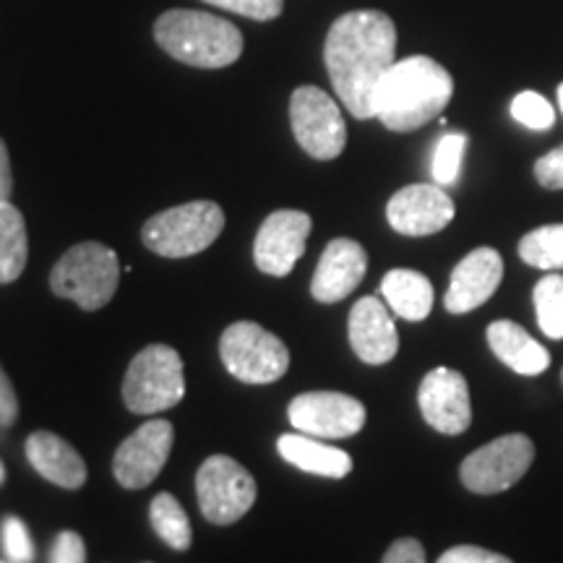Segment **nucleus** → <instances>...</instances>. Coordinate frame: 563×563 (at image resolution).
Masks as SVG:
<instances>
[{"label": "nucleus", "mask_w": 563, "mask_h": 563, "mask_svg": "<svg viewBox=\"0 0 563 563\" xmlns=\"http://www.w3.org/2000/svg\"><path fill=\"white\" fill-rule=\"evenodd\" d=\"M336 97L357 121L376 118V91L397 63V26L384 11H350L332 24L323 45Z\"/></svg>", "instance_id": "obj_1"}, {"label": "nucleus", "mask_w": 563, "mask_h": 563, "mask_svg": "<svg viewBox=\"0 0 563 563\" xmlns=\"http://www.w3.org/2000/svg\"><path fill=\"white\" fill-rule=\"evenodd\" d=\"M452 95V74L428 55H412L394 63L378 84L376 118L389 131H418L446 110Z\"/></svg>", "instance_id": "obj_2"}, {"label": "nucleus", "mask_w": 563, "mask_h": 563, "mask_svg": "<svg viewBox=\"0 0 563 563\" xmlns=\"http://www.w3.org/2000/svg\"><path fill=\"white\" fill-rule=\"evenodd\" d=\"M159 47L194 68H228L243 55V34L235 24L203 11L175 9L154 24Z\"/></svg>", "instance_id": "obj_3"}, {"label": "nucleus", "mask_w": 563, "mask_h": 563, "mask_svg": "<svg viewBox=\"0 0 563 563\" xmlns=\"http://www.w3.org/2000/svg\"><path fill=\"white\" fill-rule=\"evenodd\" d=\"M121 285L118 253L102 243H79L53 266L51 287L58 298L74 300L84 311H100Z\"/></svg>", "instance_id": "obj_4"}, {"label": "nucleus", "mask_w": 563, "mask_h": 563, "mask_svg": "<svg viewBox=\"0 0 563 563\" xmlns=\"http://www.w3.org/2000/svg\"><path fill=\"white\" fill-rule=\"evenodd\" d=\"M224 211L214 201H191L165 209L146 220L141 241L165 258H186L207 251L222 235Z\"/></svg>", "instance_id": "obj_5"}, {"label": "nucleus", "mask_w": 563, "mask_h": 563, "mask_svg": "<svg viewBox=\"0 0 563 563\" xmlns=\"http://www.w3.org/2000/svg\"><path fill=\"white\" fill-rule=\"evenodd\" d=\"M186 397L183 357L167 344H150L133 357L123 382V402L136 415L170 410Z\"/></svg>", "instance_id": "obj_6"}, {"label": "nucleus", "mask_w": 563, "mask_h": 563, "mask_svg": "<svg viewBox=\"0 0 563 563\" xmlns=\"http://www.w3.org/2000/svg\"><path fill=\"white\" fill-rule=\"evenodd\" d=\"M220 355L224 368L243 384H274L290 368L285 342L253 321H238L224 329Z\"/></svg>", "instance_id": "obj_7"}, {"label": "nucleus", "mask_w": 563, "mask_h": 563, "mask_svg": "<svg viewBox=\"0 0 563 563\" xmlns=\"http://www.w3.org/2000/svg\"><path fill=\"white\" fill-rule=\"evenodd\" d=\"M534 462V443L525 433H509L475 449L460 467V481L477 496L509 490Z\"/></svg>", "instance_id": "obj_8"}, {"label": "nucleus", "mask_w": 563, "mask_h": 563, "mask_svg": "<svg viewBox=\"0 0 563 563\" xmlns=\"http://www.w3.org/2000/svg\"><path fill=\"white\" fill-rule=\"evenodd\" d=\"M196 496L211 525H232L243 519L256 501V481L232 456H209L196 475Z\"/></svg>", "instance_id": "obj_9"}, {"label": "nucleus", "mask_w": 563, "mask_h": 563, "mask_svg": "<svg viewBox=\"0 0 563 563\" xmlns=\"http://www.w3.org/2000/svg\"><path fill=\"white\" fill-rule=\"evenodd\" d=\"M290 123L300 150L313 159H336L347 144L342 110L319 87H298L290 97Z\"/></svg>", "instance_id": "obj_10"}, {"label": "nucleus", "mask_w": 563, "mask_h": 563, "mask_svg": "<svg viewBox=\"0 0 563 563\" xmlns=\"http://www.w3.org/2000/svg\"><path fill=\"white\" fill-rule=\"evenodd\" d=\"M287 418L295 431L313 439H350L363 431L365 407L342 391H308L292 399Z\"/></svg>", "instance_id": "obj_11"}, {"label": "nucleus", "mask_w": 563, "mask_h": 563, "mask_svg": "<svg viewBox=\"0 0 563 563\" xmlns=\"http://www.w3.org/2000/svg\"><path fill=\"white\" fill-rule=\"evenodd\" d=\"M175 441L173 422L150 420L139 426L112 456V475L129 490H141L157 481L165 470Z\"/></svg>", "instance_id": "obj_12"}, {"label": "nucleus", "mask_w": 563, "mask_h": 563, "mask_svg": "<svg viewBox=\"0 0 563 563\" xmlns=\"http://www.w3.org/2000/svg\"><path fill=\"white\" fill-rule=\"evenodd\" d=\"M311 217L298 209H279L264 220L253 243L256 266L269 277H287L306 253Z\"/></svg>", "instance_id": "obj_13"}, {"label": "nucleus", "mask_w": 563, "mask_h": 563, "mask_svg": "<svg viewBox=\"0 0 563 563\" xmlns=\"http://www.w3.org/2000/svg\"><path fill=\"white\" fill-rule=\"evenodd\" d=\"M418 405L428 426L443 435H460L473 422L467 378L454 368H433L428 373L420 382Z\"/></svg>", "instance_id": "obj_14"}, {"label": "nucleus", "mask_w": 563, "mask_h": 563, "mask_svg": "<svg viewBox=\"0 0 563 563\" xmlns=\"http://www.w3.org/2000/svg\"><path fill=\"white\" fill-rule=\"evenodd\" d=\"M454 214L456 209L452 196L441 186H428V183L405 186L386 203V220H389L391 230L410 238L435 235L454 220Z\"/></svg>", "instance_id": "obj_15"}, {"label": "nucleus", "mask_w": 563, "mask_h": 563, "mask_svg": "<svg viewBox=\"0 0 563 563\" xmlns=\"http://www.w3.org/2000/svg\"><path fill=\"white\" fill-rule=\"evenodd\" d=\"M504 258L496 249H475L454 266L452 282H449L443 308L449 313L462 316L485 306L493 292L501 287Z\"/></svg>", "instance_id": "obj_16"}, {"label": "nucleus", "mask_w": 563, "mask_h": 563, "mask_svg": "<svg viewBox=\"0 0 563 563\" xmlns=\"http://www.w3.org/2000/svg\"><path fill=\"white\" fill-rule=\"evenodd\" d=\"M365 272H368V253L363 245L350 238H336L321 253L311 295L319 302H340L361 285Z\"/></svg>", "instance_id": "obj_17"}, {"label": "nucleus", "mask_w": 563, "mask_h": 563, "mask_svg": "<svg viewBox=\"0 0 563 563\" xmlns=\"http://www.w3.org/2000/svg\"><path fill=\"white\" fill-rule=\"evenodd\" d=\"M350 344L355 355L368 365L394 361L399 350V334L382 298H361L350 311Z\"/></svg>", "instance_id": "obj_18"}, {"label": "nucleus", "mask_w": 563, "mask_h": 563, "mask_svg": "<svg viewBox=\"0 0 563 563\" xmlns=\"http://www.w3.org/2000/svg\"><path fill=\"white\" fill-rule=\"evenodd\" d=\"M26 460L45 481L66 490H79L87 483V464H84L81 454L55 433H32L26 439Z\"/></svg>", "instance_id": "obj_19"}, {"label": "nucleus", "mask_w": 563, "mask_h": 563, "mask_svg": "<svg viewBox=\"0 0 563 563\" xmlns=\"http://www.w3.org/2000/svg\"><path fill=\"white\" fill-rule=\"evenodd\" d=\"M488 347L493 355L519 376H540L551 365V352L538 340H532L519 323L514 321H493L488 327Z\"/></svg>", "instance_id": "obj_20"}, {"label": "nucleus", "mask_w": 563, "mask_h": 563, "mask_svg": "<svg viewBox=\"0 0 563 563\" xmlns=\"http://www.w3.org/2000/svg\"><path fill=\"white\" fill-rule=\"evenodd\" d=\"M277 452L282 460H287L295 467L308 475L332 477V481H342L352 473V456L342 449L321 443L319 439L306 433H287L277 441Z\"/></svg>", "instance_id": "obj_21"}, {"label": "nucleus", "mask_w": 563, "mask_h": 563, "mask_svg": "<svg viewBox=\"0 0 563 563\" xmlns=\"http://www.w3.org/2000/svg\"><path fill=\"white\" fill-rule=\"evenodd\" d=\"M382 295L399 319L422 321L431 316L433 285L426 274L412 269H391L382 282Z\"/></svg>", "instance_id": "obj_22"}, {"label": "nucleus", "mask_w": 563, "mask_h": 563, "mask_svg": "<svg viewBox=\"0 0 563 563\" xmlns=\"http://www.w3.org/2000/svg\"><path fill=\"white\" fill-rule=\"evenodd\" d=\"M30 258V238L21 211L11 201H0V285L16 282Z\"/></svg>", "instance_id": "obj_23"}, {"label": "nucleus", "mask_w": 563, "mask_h": 563, "mask_svg": "<svg viewBox=\"0 0 563 563\" xmlns=\"http://www.w3.org/2000/svg\"><path fill=\"white\" fill-rule=\"evenodd\" d=\"M150 519L162 543L170 545L173 551H188V548H191V522H188L186 509H183L173 493H159V496L154 498Z\"/></svg>", "instance_id": "obj_24"}, {"label": "nucleus", "mask_w": 563, "mask_h": 563, "mask_svg": "<svg viewBox=\"0 0 563 563\" xmlns=\"http://www.w3.org/2000/svg\"><path fill=\"white\" fill-rule=\"evenodd\" d=\"M519 258L543 272L563 269V224H543L519 241Z\"/></svg>", "instance_id": "obj_25"}, {"label": "nucleus", "mask_w": 563, "mask_h": 563, "mask_svg": "<svg viewBox=\"0 0 563 563\" xmlns=\"http://www.w3.org/2000/svg\"><path fill=\"white\" fill-rule=\"evenodd\" d=\"M534 313L548 340H563V277L548 274L532 290Z\"/></svg>", "instance_id": "obj_26"}, {"label": "nucleus", "mask_w": 563, "mask_h": 563, "mask_svg": "<svg viewBox=\"0 0 563 563\" xmlns=\"http://www.w3.org/2000/svg\"><path fill=\"white\" fill-rule=\"evenodd\" d=\"M464 152H467V136L464 133H446V136L439 139L431 165L435 186H454L460 180Z\"/></svg>", "instance_id": "obj_27"}, {"label": "nucleus", "mask_w": 563, "mask_h": 563, "mask_svg": "<svg viewBox=\"0 0 563 563\" xmlns=\"http://www.w3.org/2000/svg\"><path fill=\"white\" fill-rule=\"evenodd\" d=\"M511 118L530 131H548L555 123V110L538 91H522V95L514 97Z\"/></svg>", "instance_id": "obj_28"}, {"label": "nucleus", "mask_w": 563, "mask_h": 563, "mask_svg": "<svg viewBox=\"0 0 563 563\" xmlns=\"http://www.w3.org/2000/svg\"><path fill=\"white\" fill-rule=\"evenodd\" d=\"M3 548L13 563H30L34 559V543L21 519L9 517L3 522Z\"/></svg>", "instance_id": "obj_29"}, {"label": "nucleus", "mask_w": 563, "mask_h": 563, "mask_svg": "<svg viewBox=\"0 0 563 563\" xmlns=\"http://www.w3.org/2000/svg\"><path fill=\"white\" fill-rule=\"evenodd\" d=\"M207 3L256 21L277 19L282 9H285V0H207Z\"/></svg>", "instance_id": "obj_30"}, {"label": "nucleus", "mask_w": 563, "mask_h": 563, "mask_svg": "<svg viewBox=\"0 0 563 563\" xmlns=\"http://www.w3.org/2000/svg\"><path fill=\"white\" fill-rule=\"evenodd\" d=\"M534 180L548 191H563V144L534 162Z\"/></svg>", "instance_id": "obj_31"}, {"label": "nucleus", "mask_w": 563, "mask_h": 563, "mask_svg": "<svg viewBox=\"0 0 563 563\" xmlns=\"http://www.w3.org/2000/svg\"><path fill=\"white\" fill-rule=\"evenodd\" d=\"M439 563H514V561L481 545H454L441 555Z\"/></svg>", "instance_id": "obj_32"}, {"label": "nucleus", "mask_w": 563, "mask_h": 563, "mask_svg": "<svg viewBox=\"0 0 563 563\" xmlns=\"http://www.w3.org/2000/svg\"><path fill=\"white\" fill-rule=\"evenodd\" d=\"M51 563H87V548H84L81 534L76 532H60L55 538Z\"/></svg>", "instance_id": "obj_33"}, {"label": "nucleus", "mask_w": 563, "mask_h": 563, "mask_svg": "<svg viewBox=\"0 0 563 563\" xmlns=\"http://www.w3.org/2000/svg\"><path fill=\"white\" fill-rule=\"evenodd\" d=\"M382 563H426V548H422L415 538H402L389 545L384 553Z\"/></svg>", "instance_id": "obj_34"}, {"label": "nucleus", "mask_w": 563, "mask_h": 563, "mask_svg": "<svg viewBox=\"0 0 563 563\" xmlns=\"http://www.w3.org/2000/svg\"><path fill=\"white\" fill-rule=\"evenodd\" d=\"M19 418V399L13 391V384L5 376V371L0 368V426L9 428Z\"/></svg>", "instance_id": "obj_35"}, {"label": "nucleus", "mask_w": 563, "mask_h": 563, "mask_svg": "<svg viewBox=\"0 0 563 563\" xmlns=\"http://www.w3.org/2000/svg\"><path fill=\"white\" fill-rule=\"evenodd\" d=\"M11 191H13L11 159H9V150H5L3 139H0V201H9Z\"/></svg>", "instance_id": "obj_36"}, {"label": "nucleus", "mask_w": 563, "mask_h": 563, "mask_svg": "<svg viewBox=\"0 0 563 563\" xmlns=\"http://www.w3.org/2000/svg\"><path fill=\"white\" fill-rule=\"evenodd\" d=\"M559 104H561V112H563V84L559 87Z\"/></svg>", "instance_id": "obj_37"}, {"label": "nucleus", "mask_w": 563, "mask_h": 563, "mask_svg": "<svg viewBox=\"0 0 563 563\" xmlns=\"http://www.w3.org/2000/svg\"><path fill=\"white\" fill-rule=\"evenodd\" d=\"M3 477H5V470H3V462H0V483H3Z\"/></svg>", "instance_id": "obj_38"}, {"label": "nucleus", "mask_w": 563, "mask_h": 563, "mask_svg": "<svg viewBox=\"0 0 563 563\" xmlns=\"http://www.w3.org/2000/svg\"><path fill=\"white\" fill-rule=\"evenodd\" d=\"M561 382H563V371H561Z\"/></svg>", "instance_id": "obj_39"}]
</instances>
